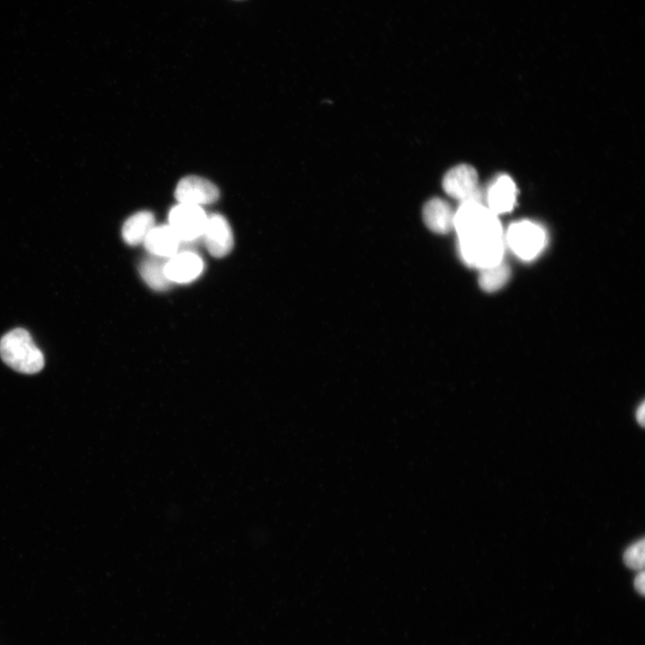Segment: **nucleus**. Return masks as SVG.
<instances>
[{
    "instance_id": "obj_1",
    "label": "nucleus",
    "mask_w": 645,
    "mask_h": 645,
    "mask_svg": "<svg viewBox=\"0 0 645 645\" xmlns=\"http://www.w3.org/2000/svg\"><path fill=\"white\" fill-rule=\"evenodd\" d=\"M458 251L468 266L481 269L502 262L503 231L498 217L481 200L461 203L455 215Z\"/></svg>"
},
{
    "instance_id": "obj_2",
    "label": "nucleus",
    "mask_w": 645,
    "mask_h": 645,
    "mask_svg": "<svg viewBox=\"0 0 645 645\" xmlns=\"http://www.w3.org/2000/svg\"><path fill=\"white\" fill-rule=\"evenodd\" d=\"M0 356L7 365L23 374L38 373L45 364L42 351L22 329L11 331L0 340Z\"/></svg>"
},
{
    "instance_id": "obj_3",
    "label": "nucleus",
    "mask_w": 645,
    "mask_h": 645,
    "mask_svg": "<svg viewBox=\"0 0 645 645\" xmlns=\"http://www.w3.org/2000/svg\"><path fill=\"white\" fill-rule=\"evenodd\" d=\"M207 219L201 206L187 203H179L169 213V226L183 243L202 241Z\"/></svg>"
},
{
    "instance_id": "obj_4",
    "label": "nucleus",
    "mask_w": 645,
    "mask_h": 645,
    "mask_svg": "<svg viewBox=\"0 0 645 645\" xmlns=\"http://www.w3.org/2000/svg\"><path fill=\"white\" fill-rule=\"evenodd\" d=\"M511 250L521 259L530 260L539 255L545 247L546 235L538 225L522 221L512 225L507 233Z\"/></svg>"
},
{
    "instance_id": "obj_5",
    "label": "nucleus",
    "mask_w": 645,
    "mask_h": 645,
    "mask_svg": "<svg viewBox=\"0 0 645 645\" xmlns=\"http://www.w3.org/2000/svg\"><path fill=\"white\" fill-rule=\"evenodd\" d=\"M202 242L214 258H225L231 253L235 246L234 234L223 215L212 214L208 217Z\"/></svg>"
},
{
    "instance_id": "obj_6",
    "label": "nucleus",
    "mask_w": 645,
    "mask_h": 645,
    "mask_svg": "<svg viewBox=\"0 0 645 645\" xmlns=\"http://www.w3.org/2000/svg\"><path fill=\"white\" fill-rule=\"evenodd\" d=\"M445 192L458 201L481 200L479 177L476 170L466 164L451 169L443 179Z\"/></svg>"
},
{
    "instance_id": "obj_7",
    "label": "nucleus",
    "mask_w": 645,
    "mask_h": 645,
    "mask_svg": "<svg viewBox=\"0 0 645 645\" xmlns=\"http://www.w3.org/2000/svg\"><path fill=\"white\" fill-rule=\"evenodd\" d=\"M175 197L179 203L202 206L217 202L220 197V191L204 178L187 176L177 185Z\"/></svg>"
},
{
    "instance_id": "obj_8",
    "label": "nucleus",
    "mask_w": 645,
    "mask_h": 645,
    "mask_svg": "<svg viewBox=\"0 0 645 645\" xmlns=\"http://www.w3.org/2000/svg\"><path fill=\"white\" fill-rule=\"evenodd\" d=\"M203 259L195 252H180L168 259L165 272L171 283H188L203 271Z\"/></svg>"
},
{
    "instance_id": "obj_9",
    "label": "nucleus",
    "mask_w": 645,
    "mask_h": 645,
    "mask_svg": "<svg viewBox=\"0 0 645 645\" xmlns=\"http://www.w3.org/2000/svg\"><path fill=\"white\" fill-rule=\"evenodd\" d=\"M456 211L445 200L430 199L423 208V221L435 234L447 235L455 229Z\"/></svg>"
},
{
    "instance_id": "obj_10",
    "label": "nucleus",
    "mask_w": 645,
    "mask_h": 645,
    "mask_svg": "<svg viewBox=\"0 0 645 645\" xmlns=\"http://www.w3.org/2000/svg\"><path fill=\"white\" fill-rule=\"evenodd\" d=\"M151 255L171 259L180 252L182 242L170 226L155 227L144 242Z\"/></svg>"
},
{
    "instance_id": "obj_11",
    "label": "nucleus",
    "mask_w": 645,
    "mask_h": 645,
    "mask_svg": "<svg viewBox=\"0 0 645 645\" xmlns=\"http://www.w3.org/2000/svg\"><path fill=\"white\" fill-rule=\"evenodd\" d=\"M488 208L496 215L509 212L516 202V186L508 176H500L487 194Z\"/></svg>"
},
{
    "instance_id": "obj_12",
    "label": "nucleus",
    "mask_w": 645,
    "mask_h": 645,
    "mask_svg": "<svg viewBox=\"0 0 645 645\" xmlns=\"http://www.w3.org/2000/svg\"><path fill=\"white\" fill-rule=\"evenodd\" d=\"M155 227V219L151 211H139L125 222L123 228V240L130 246L140 245Z\"/></svg>"
},
{
    "instance_id": "obj_13",
    "label": "nucleus",
    "mask_w": 645,
    "mask_h": 645,
    "mask_svg": "<svg viewBox=\"0 0 645 645\" xmlns=\"http://www.w3.org/2000/svg\"><path fill=\"white\" fill-rule=\"evenodd\" d=\"M167 262L168 259L151 255L145 259L139 266V272L144 281L157 291H167L173 284L166 275Z\"/></svg>"
},
{
    "instance_id": "obj_14",
    "label": "nucleus",
    "mask_w": 645,
    "mask_h": 645,
    "mask_svg": "<svg viewBox=\"0 0 645 645\" xmlns=\"http://www.w3.org/2000/svg\"><path fill=\"white\" fill-rule=\"evenodd\" d=\"M481 270L480 285L487 292H494L503 288L511 275L509 267L502 262Z\"/></svg>"
},
{
    "instance_id": "obj_15",
    "label": "nucleus",
    "mask_w": 645,
    "mask_h": 645,
    "mask_svg": "<svg viewBox=\"0 0 645 645\" xmlns=\"http://www.w3.org/2000/svg\"><path fill=\"white\" fill-rule=\"evenodd\" d=\"M644 540L631 545L624 553L625 566L633 570H641L644 567L645 553Z\"/></svg>"
},
{
    "instance_id": "obj_16",
    "label": "nucleus",
    "mask_w": 645,
    "mask_h": 645,
    "mask_svg": "<svg viewBox=\"0 0 645 645\" xmlns=\"http://www.w3.org/2000/svg\"><path fill=\"white\" fill-rule=\"evenodd\" d=\"M645 575L641 571L634 578V588L641 595H644L645 593Z\"/></svg>"
},
{
    "instance_id": "obj_17",
    "label": "nucleus",
    "mask_w": 645,
    "mask_h": 645,
    "mask_svg": "<svg viewBox=\"0 0 645 645\" xmlns=\"http://www.w3.org/2000/svg\"><path fill=\"white\" fill-rule=\"evenodd\" d=\"M644 411H645V406H644V402H642L638 407L637 411H636V419H637L638 423L641 426H644V422H645V420H644Z\"/></svg>"
}]
</instances>
